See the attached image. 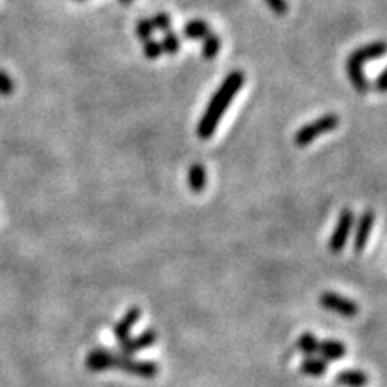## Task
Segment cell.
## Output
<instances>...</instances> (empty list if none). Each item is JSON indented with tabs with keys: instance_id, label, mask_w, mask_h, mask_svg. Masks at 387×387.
I'll use <instances>...</instances> for the list:
<instances>
[{
	"instance_id": "obj_19",
	"label": "cell",
	"mask_w": 387,
	"mask_h": 387,
	"mask_svg": "<svg viewBox=\"0 0 387 387\" xmlns=\"http://www.w3.org/2000/svg\"><path fill=\"white\" fill-rule=\"evenodd\" d=\"M162 43L159 42H155V40H145L144 43V54L149 57V60H158L159 56H162Z\"/></svg>"
},
{
	"instance_id": "obj_7",
	"label": "cell",
	"mask_w": 387,
	"mask_h": 387,
	"mask_svg": "<svg viewBox=\"0 0 387 387\" xmlns=\"http://www.w3.org/2000/svg\"><path fill=\"white\" fill-rule=\"evenodd\" d=\"M375 226V212L373 210H366L361 215L357 223V230H355V242H353V249L361 253L364 251L366 244H368L369 235H371V230Z\"/></svg>"
},
{
	"instance_id": "obj_25",
	"label": "cell",
	"mask_w": 387,
	"mask_h": 387,
	"mask_svg": "<svg viewBox=\"0 0 387 387\" xmlns=\"http://www.w3.org/2000/svg\"><path fill=\"white\" fill-rule=\"evenodd\" d=\"M122 4H129V2H133V0H120Z\"/></svg>"
},
{
	"instance_id": "obj_26",
	"label": "cell",
	"mask_w": 387,
	"mask_h": 387,
	"mask_svg": "<svg viewBox=\"0 0 387 387\" xmlns=\"http://www.w3.org/2000/svg\"><path fill=\"white\" fill-rule=\"evenodd\" d=\"M77 2H84V0H77Z\"/></svg>"
},
{
	"instance_id": "obj_20",
	"label": "cell",
	"mask_w": 387,
	"mask_h": 387,
	"mask_svg": "<svg viewBox=\"0 0 387 387\" xmlns=\"http://www.w3.org/2000/svg\"><path fill=\"white\" fill-rule=\"evenodd\" d=\"M152 30H155V27H152V22L149 18H142L140 22L137 23V36L142 40H149L152 35Z\"/></svg>"
},
{
	"instance_id": "obj_1",
	"label": "cell",
	"mask_w": 387,
	"mask_h": 387,
	"mask_svg": "<svg viewBox=\"0 0 387 387\" xmlns=\"http://www.w3.org/2000/svg\"><path fill=\"white\" fill-rule=\"evenodd\" d=\"M246 76H244L242 70H233L230 72V76H226V79L220 83L219 90L212 95L208 106H206L205 115L201 117L198 124V137L206 140V138L212 137L215 133L217 125H219L220 118H223L226 108L232 104V101L235 99V95L239 94V90L242 88Z\"/></svg>"
},
{
	"instance_id": "obj_11",
	"label": "cell",
	"mask_w": 387,
	"mask_h": 387,
	"mask_svg": "<svg viewBox=\"0 0 387 387\" xmlns=\"http://www.w3.org/2000/svg\"><path fill=\"white\" fill-rule=\"evenodd\" d=\"M138 319H140V308L133 307L125 312V315L117 322V325H115V330H113L115 337L118 339V342L125 341V339L129 337V332H131V328L137 325Z\"/></svg>"
},
{
	"instance_id": "obj_5",
	"label": "cell",
	"mask_w": 387,
	"mask_h": 387,
	"mask_svg": "<svg viewBox=\"0 0 387 387\" xmlns=\"http://www.w3.org/2000/svg\"><path fill=\"white\" fill-rule=\"evenodd\" d=\"M124 359V355H113L111 352L104 348H95L88 353L86 361V368L90 371L97 373V371H104V369H111V368H120V362Z\"/></svg>"
},
{
	"instance_id": "obj_17",
	"label": "cell",
	"mask_w": 387,
	"mask_h": 387,
	"mask_svg": "<svg viewBox=\"0 0 387 387\" xmlns=\"http://www.w3.org/2000/svg\"><path fill=\"white\" fill-rule=\"evenodd\" d=\"M298 348H300L301 352H303L305 355L308 357V355H314V353H318L319 341L312 334H303L300 339H298Z\"/></svg>"
},
{
	"instance_id": "obj_23",
	"label": "cell",
	"mask_w": 387,
	"mask_h": 387,
	"mask_svg": "<svg viewBox=\"0 0 387 387\" xmlns=\"http://www.w3.org/2000/svg\"><path fill=\"white\" fill-rule=\"evenodd\" d=\"M266 4L269 6V8L273 9V13H276V15H280V16L287 15V11H288L287 0H266Z\"/></svg>"
},
{
	"instance_id": "obj_21",
	"label": "cell",
	"mask_w": 387,
	"mask_h": 387,
	"mask_svg": "<svg viewBox=\"0 0 387 387\" xmlns=\"http://www.w3.org/2000/svg\"><path fill=\"white\" fill-rule=\"evenodd\" d=\"M13 91H15V81L4 70H0V95H11Z\"/></svg>"
},
{
	"instance_id": "obj_16",
	"label": "cell",
	"mask_w": 387,
	"mask_h": 387,
	"mask_svg": "<svg viewBox=\"0 0 387 387\" xmlns=\"http://www.w3.org/2000/svg\"><path fill=\"white\" fill-rule=\"evenodd\" d=\"M220 50V38L217 35H208L205 38V43L201 47V54L205 60H213Z\"/></svg>"
},
{
	"instance_id": "obj_3",
	"label": "cell",
	"mask_w": 387,
	"mask_h": 387,
	"mask_svg": "<svg viewBox=\"0 0 387 387\" xmlns=\"http://www.w3.org/2000/svg\"><path fill=\"white\" fill-rule=\"evenodd\" d=\"M339 125V117L335 113H327L322 117L315 118V120L308 122L303 128L298 129V133L294 135V144L298 147H307L310 145L315 138H319L321 135L330 133Z\"/></svg>"
},
{
	"instance_id": "obj_13",
	"label": "cell",
	"mask_w": 387,
	"mask_h": 387,
	"mask_svg": "<svg viewBox=\"0 0 387 387\" xmlns=\"http://www.w3.org/2000/svg\"><path fill=\"white\" fill-rule=\"evenodd\" d=\"M189 186L192 192L199 194L206 186V171L203 165L196 164L189 169Z\"/></svg>"
},
{
	"instance_id": "obj_10",
	"label": "cell",
	"mask_w": 387,
	"mask_h": 387,
	"mask_svg": "<svg viewBox=\"0 0 387 387\" xmlns=\"http://www.w3.org/2000/svg\"><path fill=\"white\" fill-rule=\"evenodd\" d=\"M346 352H348V349H346L344 342L335 341V339L319 342V348H318L319 357H321L325 362L341 361V359L346 355Z\"/></svg>"
},
{
	"instance_id": "obj_9",
	"label": "cell",
	"mask_w": 387,
	"mask_h": 387,
	"mask_svg": "<svg viewBox=\"0 0 387 387\" xmlns=\"http://www.w3.org/2000/svg\"><path fill=\"white\" fill-rule=\"evenodd\" d=\"M155 341H156L155 330L144 332V334L138 335V337H135V339L128 337L125 341L120 342L122 355H125V357H133L137 352H140V349H145V348H149V346L155 344Z\"/></svg>"
},
{
	"instance_id": "obj_24",
	"label": "cell",
	"mask_w": 387,
	"mask_h": 387,
	"mask_svg": "<svg viewBox=\"0 0 387 387\" xmlns=\"http://www.w3.org/2000/svg\"><path fill=\"white\" fill-rule=\"evenodd\" d=\"M375 90L380 91V94H386L387 91V69H383L382 72L378 74V77H376Z\"/></svg>"
},
{
	"instance_id": "obj_15",
	"label": "cell",
	"mask_w": 387,
	"mask_h": 387,
	"mask_svg": "<svg viewBox=\"0 0 387 387\" xmlns=\"http://www.w3.org/2000/svg\"><path fill=\"white\" fill-rule=\"evenodd\" d=\"M301 373L307 376H322L327 373V362L322 361V359H315L312 355H308L300 366Z\"/></svg>"
},
{
	"instance_id": "obj_18",
	"label": "cell",
	"mask_w": 387,
	"mask_h": 387,
	"mask_svg": "<svg viewBox=\"0 0 387 387\" xmlns=\"http://www.w3.org/2000/svg\"><path fill=\"white\" fill-rule=\"evenodd\" d=\"M162 50L167 54H176L179 50V38L178 35H174V33H165L164 40H162Z\"/></svg>"
},
{
	"instance_id": "obj_22",
	"label": "cell",
	"mask_w": 387,
	"mask_h": 387,
	"mask_svg": "<svg viewBox=\"0 0 387 387\" xmlns=\"http://www.w3.org/2000/svg\"><path fill=\"white\" fill-rule=\"evenodd\" d=\"M151 22H152V27H155V29L165 30V33H167L169 27H171V18H169V15H165V13H159V15H156Z\"/></svg>"
},
{
	"instance_id": "obj_6",
	"label": "cell",
	"mask_w": 387,
	"mask_h": 387,
	"mask_svg": "<svg viewBox=\"0 0 387 387\" xmlns=\"http://www.w3.org/2000/svg\"><path fill=\"white\" fill-rule=\"evenodd\" d=\"M321 305L327 308V310L335 312V314L342 315V318H353V315H357L359 312V305L355 303V301L335 293L322 294Z\"/></svg>"
},
{
	"instance_id": "obj_2",
	"label": "cell",
	"mask_w": 387,
	"mask_h": 387,
	"mask_svg": "<svg viewBox=\"0 0 387 387\" xmlns=\"http://www.w3.org/2000/svg\"><path fill=\"white\" fill-rule=\"evenodd\" d=\"M387 54V42H371L366 45L359 47L353 50L346 60V72H348L349 81H352L353 88L359 94H366L369 90V83L364 76V64L371 60H378V57Z\"/></svg>"
},
{
	"instance_id": "obj_4",
	"label": "cell",
	"mask_w": 387,
	"mask_h": 387,
	"mask_svg": "<svg viewBox=\"0 0 387 387\" xmlns=\"http://www.w3.org/2000/svg\"><path fill=\"white\" fill-rule=\"evenodd\" d=\"M353 228V212L349 208H344L339 215L337 226H335L334 233L330 237V242H328V249L332 253H339V251L344 249L346 240H348L349 233H352Z\"/></svg>"
},
{
	"instance_id": "obj_14",
	"label": "cell",
	"mask_w": 387,
	"mask_h": 387,
	"mask_svg": "<svg viewBox=\"0 0 387 387\" xmlns=\"http://www.w3.org/2000/svg\"><path fill=\"white\" fill-rule=\"evenodd\" d=\"M183 35L192 40H205L210 35V26L206 22H203V20H192V22L185 23Z\"/></svg>"
},
{
	"instance_id": "obj_12",
	"label": "cell",
	"mask_w": 387,
	"mask_h": 387,
	"mask_svg": "<svg viewBox=\"0 0 387 387\" xmlns=\"http://www.w3.org/2000/svg\"><path fill=\"white\" fill-rule=\"evenodd\" d=\"M335 382L344 387H366L369 382V376L362 369H346V371L339 373Z\"/></svg>"
},
{
	"instance_id": "obj_8",
	"label": "cell",
	"mask_w": 387,
	"mask_h": 387,
	"mask_svg": "<svg viewBox=\"0 0 387 387\" xmlns=\"http://www.w3.org/2000/svg\"><path fill=\"white\" fill-rule=\"evenodd\" d=\"M120 369L128 371L129 375L135 376H142V378H155L158 375L159 368L155 364V362H147V361H133L131 357L122 359L120 362Z\"/></svg>"
}]
</instances>
